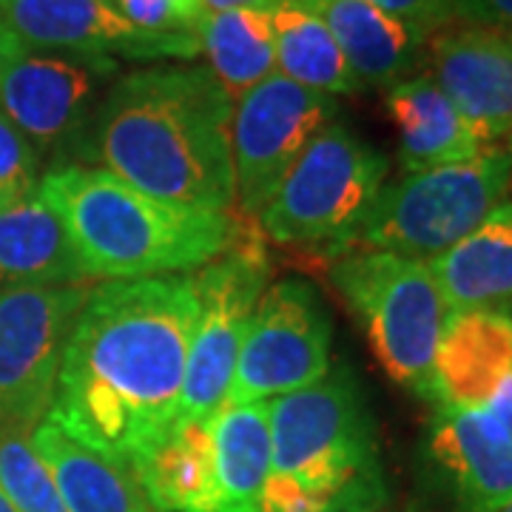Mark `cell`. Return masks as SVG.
<instances>
[{"label":"cell","mask_w":512,"mask_h":512,"mask_svg":"<svg viewBox=\"0 0 512 512\" xmlns=\"http://www.w3.org/2000/svg\"><path fill=\"white\" fill-rule=\"evenodd\" d=\"M453 311H476L512 302V200H504L487 220L427 262Z\"/></svg>","instance_id":"44dd1931"},{"label":"cell","mask_w":512,"mask_h":512,"mask_svg":"<svg viewBox=\"0 0 512 512\" xmlns=\"http://www.w3.org/2000/svg\"><path fill=\"white\" fill-rule=\"evenodd\" d=\"M387 174L384 154L342 123H330L259 214L262 231L279 245H328L333 254H345Z\"/></svg>","instance_id":"52a82bcc"},{"label":"cell","mask_w":512,"mask_h":512,"mask_svg":"<svg viewBox=\"0 0 512 512\" xmlns=\"http://www.w3.org/2000/svg\"><path fill=\"white\" fill-rule=\"evenodd\" d=\"M336 100L276 72L234 100L231 163L234 202L262 214L311 140L336 117Z\"/></svg>","instance_id":"8fae6325"},{"label":"cell","mask_w":512,"mask_h":512,"mask_svg":"<svg viewBox=\"0 0 512 512\" xmlns=\"http://www.w3.org/2000/svg\"><path fill=\"white\" fill-rule=\"evenodd\" d=\"M271 26L276 40V72L282 77L330 97L362 89L328 26L296 0H288L271 12Z\"/></svg>","instance_id":"d4e9b609"},{"label":"cell","mask_w":512,"mask_h":512,"mask_svg":"<svg viewBox=\"0 0 512 512\" xmlns=\"http://www.w3.org/2000/svg\"><path fill=\"white\" fill-rule=\"evenodd\" d=\"M0 493L18 512H66L29 430H0Z\"/></svg>","instance_id":"484cf974"},{"label":"cell","mask_w":512,"mask_h":512,"mask_svg":"<svg viewBox=\"0 0 512 512\" xmlns=\"http://www.w3.org/2000/svg\"><path fill=\"white\" fill-rule=\"evenodd\" d=\"M197 319L191 276L92 288L63 350L46 419L134 473L180 424Z\"/></svg>","instance_id":"6da1fadb"},{"label":"cell","mask_w":512,"mask_h":512,"mask_svg":"<svg viewBox=\"0 0 512 512\" xmlns=\"http://www.w3.org/2000/svg\"><path fill=\"white\" fill-rule=\"evenodd\" d=\"M387 111L399 131V160L407 174L464 163L487 148L476 128L427 74L390 86Z\"/></svg>","instance_id":"d6986e66"},{"label":"cell","mask_w":512,"mask_h":512,"mask_svg":"<svg viewBox=\"0 0 512 512\" xmlns=\"http://www.w3.org/2000/svg\"><path fill=\"white\" fill-rule=\"evenodd\" d=\"M37 165L40 154L0 111V202L32 191L40 183Z\"/></svg>","instance_id":"83f0119b"},{"label":"cell","mask_w":512,"mask_h":512,"mask_svg":"<svg viewBox=\"0 0 512 512\" xmlns=\"http://www.w3.org/2000/svg\"><path fill=\"white\" fill-rule=\"evenodd\" d=\"M194 35L211 63L208 69L231 100H239L276 74V40L268 12H205Z\"/></svg>","instance_id":"cb8c5ba5"},{"label":"cell","mask_w":512,"mask_h":512,"mask_svg":"<svg viewBox=\"0 0 512 512\" xmlns=\"http://www.w3.org/2000/svg\"><path fill=\"white\" fill-rule=\"evenodd\" d=\"M15 49H18V40L0 26V69H3V63L9 60V55H12Z\"/></svg>","instance_id":"1f68e13d"},{"label":"cell","mask_w":512,"mask_h":512,"mask_svg":"<svg viewBox=\"0 0 512 512\" xmlns=\"http://www.w3.org/2000/svg\"><path fill=\"white\" fill-rule=\"evenodd\" d=\"M37 185L66 225L89 279L188 274L237 239L231 214L148 197L103 168L57 165Z\"/></svg>","instance_id":"3957f363"},{"label":"cell","mask_w":512,"mask_h":512,"mask_svg":"<svg viewBox=\"0 0 512 512\" xmlns=\"http://www.w3.org/2000/svg\"><path fill=\"white\" fill-rule=\"evenodd\" d=\"M427 77L450 97L484 146L512 134V32L453 20L427 35Z\"/></svg>","instance_id":"5bb4252c"},{"label":"cell","mask_w":512,"mask_h":512,"mask_svg":"<svg viewBox=\"0 0 512 512\" xmlns=\"http://www.w3.org/2000/svg\"><path fill=\"white\" fill-rule=\"evenodd\" d=\"M510 379V313L495 308L450 313L433 362V399L441 407L484 410Z\"/></svg>","instance_id":"2e32d148"},{"label":"cell","mask_w":512,"mask_h":512,"mask_svg":"<svg viewBox=\"0 0 512 512\" xmlns=\"http://www.w3.org/2000/svg\"><path fill=\"white\" fill-rule=\"evenodd\" d=\"M271 473L259 512H370L382 501L373 421L345 367L268 402Z\"/></svg>","instance_id":"277c9868"},{"label":"cell","mask_w":512,"mask_h":512,"mask_svg":"<svg viewBox=\"0 0 512 512\" xmlns=\"http://www.w3.org/2000/svg\"><path fill=\"white\" fill-rule=\"evenodd\" d=\"M0 512H18L12 504H9V498H6L3 493H0Z\"/></svg>","instance_id":"d6a6232c"},{"label":"cell","mask_w":512,"mask_h":512,"mask_svg":"<svg viewBox=\"0 0 512 512\" xmlns=\"http://www.w3.org/2000/svg\"><path fill=\"white\" fill-rule=\"evenodd\" d=\"M453 20L512 32V0H450Z\"/></svg>","instance_id":"f546056e"},{"label":"cell","mask_w":512,"mask_h":512,"mask_svg":"<svg viewBox=\"0 0 512 512\" xmlns=\"http://www.w3.org/2000/svg\"><path fill=\"white\" fill-rule=\"evenodd\" d=\"M430 453L467 512H498L512 501V424L490 410L439 407Z\"/></svg>","instance_id":"9a60e30c"},{"label":"cell","mask_w":512,"mask_h":512,"mask_svg":"<svg viewBox=\"0 0 512 512\" xmlns=\"http://www.w3.org/2000/svg\"><path fill=\"white\" fill-rule=\"evenodd\" d=\"M504 151H507V157H510V165H512V134L507 137V148H504Z\"/></svg>","instance_id":"836d02e7"},{"label":"cell","mask_w":512,"mask_h":512,"mask_svg":"<svg viewBox=\"0 0 512 512\" xmlns=\"http://www.w3.org/2000/svg\"><path fill=\"white\" fill-rule=\"evenodd\" d=\"M510 191L512 165L501 146H487L464 163L404 174L379 191L348 251L430 262L476 231Z\"/></svg>","instance_id":"5b68a950"},{"label":"cell","mask_w":512,"mask_h":512,"mask_svg":"<svg viewBox=\"0 0 512 512\" xmlns=\"http://www.w3.org/2000/svg\"><path fill=\"white\" fill-rule=\"evenodd\" d=\"M330 282L356 313L393 382L433 399V362L447 325V299L427 262L382 251H348Z\"/></svg>","instance_id":"8992f818"},{"label":"cell","mask_w":512,"mask_h":512,"mask_svg":"<svg viewBox=\"0 0 512 512\" xmlns=\"http://www.w3.org/2000/svg\"><path fill=\"white\" fill-rule=\"evenodd\" d=\"M89 282L0 291V430H35L49 416L63 350Z\"/></svg>","instance_id":"ba28073f"},{"label":"cell","mask_w":512,"mask_h":512,"mask_svg":"<svg viewBox=\"0 0 512 512\" xmlns=\"http://www.w3.org/2000/svg\"><path fill=\"white\" fill-rule=\"evenodd\" d=\"M137 29L157 35H194L205 15L202 0H111Z\"/></svg>","instance_id":"4316f807"},{"label":"cell","mask_w":512,"mask_h":512,"mask_svg":"<svg viewBox=\"0 0 512 512\" xmlns=\"http://www.w3.org/2000/svg\"><path fill=\"white\" fill-rule=\"evenodd\" d=\"M330 373V322L319 296L299 279L265 288L256 302L222 407L271 402Z\"/></svg>","instance_id":"9c48e42d"},{"label":"cell","mask_w":512,"mask_h":512,"mask_svg":"<svg viewBox=\"0 0 512 512\" xmlns=\"http://www.w3.org/2000/svg\"><path fill=\"white\" fill-rule=\"evenodd\" d=\"M498 512H512V501H510V504H504V507H501Z\"/></svg>","instance_id":"e575fe53"},{"label":"cell","mask_w":512,"mask_h":512,"mask_svg":"<svg viewBox=\"0 0 512 512\" xmlns=\"http://www.w3.org/2000/svg\"><path fill=\"white\" fill-rule=\"evenodd\" d=\"M322 20L362 86H396L419 66L427 35L365 0H296Z\"/></svg>","instance_id":"ac0fdd59"},{"label":"cell","mask_w":512,"mask_h":512,"mask_svg":"<svg viewBox=\"0 0 512 512\" xmlns=\"http://www.w3.org/2000/svg\"><path fill=\"white\" fill-rule=\"evenodd\" d=\"M208 421L217 470L214 512H259L271 473L268 402L222 407Z\"/></svg>","instance_id":"7402d4cb"},{"label":"cell","mask_w":512,"mask_h":512,"mask_svg":"<svg viewBox=\"0 0 512 512\" xmlns=\"http://www.w3.org/2000/svg\"><path fill=\"white\" fill-rule=\"evenodd\" d=\"M0 26L23 49L114 60H191L197 35L137 29L111 0H0Z\"/></svg>","instance_id":"4fadbf2b"},{"label":"cell","mask_w":512,"mask_h":512,"mask_svg":"<svg viewBox=\"0 0 512 512\" xmlns=\"http://www.w3.org/2000/svg\"><path fill=\"white\" fill-rule=\"evenodd\" d=\"M231 117L234 100L211 69L151 63L111 83L80 151L148 197L228 214Z\"/></svg>","instance_id":"7a4b0ae2"},{"label":"cell","mask_w":512,"mask_h":512,"mask_svg":"<svg viewBox=\"0 0 512 512\" xmlns=\"http://www.w3.org/2000/svg\"><path fill=\"white\" fill-rule=\"evenodd\" d=\"M157 512H214L217 470L211 421H183L134 470Z\"/></svg>","instance_id":"603a6c76"},{"label":"cell","mask_w":512,"mask_h":512,"mask_svg":"<svg viewBox=\"0 0 512 512\" xmlns=\"http://www.w3.org/2000/svg\"><path fill=\"white\" fill-rule=\"evenodd\" d=\"M288 0H202L205 12H225V9H254V12H274Z\"/></svg>","instance_id":"4dcf8cb0"},{"label":"cell","mask_w":512,"mask_h":512,"mask_svg":"<svg viewBox=\"0 0 512 512\" xmlns=\"http://www.w3.org/2000/svg\"><path fill=\"white\" fill-rule=\"evenodd\" d=\"M32 447L52 473L66 512H157L131 470L77 444L55 421L37 424Z\"/></svg>","instance_id":"ffe728a7"},{"label":"cell","mask_w":512,"mask_h":512,"mask_svg":"<svg viewBox=\"0 0 512 512\" xmlns=\"http://www.w3.org/2000/svg\"><path fill=\"white\" fill-rule=\"evenodd\" d=\"M114 57L18 49L0 69V111L37 154L83 146L103 94L120 77Z\"/></svg>","instance_id":"7c38bea8"},{"label":"cell","mask_w":512,"mask_h":512,"mask_svg":"<svg viewBox=\"0 0 512 512\" xmlns=\"http://www.w3.org/2000/svg\"><path fill=\"white\" fill-rule=\"evenodd\" d=\"M89 282L40 185L0 205V291Z\"/></svg>","instance_id":"e0dca14e"},{"label":"cell","mask_w":512,"mask_h":512,"mask_svg":"<svg viewBox=\"0 0 512 512\" xmlns=\"http://www.w3.org/2000/svg\"><path fill=\"white\" fill-rule=\"evenodd\" d=\"M365 3L382 9L387 15H393V18L413 23L424 35H433L436 29L453 23L450 0H365Z\"/></svg>","instance_id":"f1b7e54d"},{"label":"cell","mask_w":512,"mask_h":512,"mask_svg":"<svg viewBox=\"0 0 512 512\" xmlns=\"http://www.w3.org/2000/svg\"><path fill=\"white\" fill-rule=\"evenodd\" d=\"M191 279L200 319L185 367L180 424L208 421L222 410L256 302L268 285V262L256 242L231 245Z\"/></svg>","instance_id":"30bf717a"}]
</instances>
